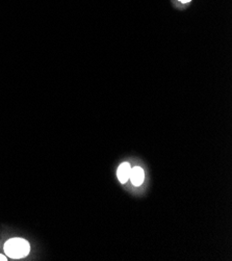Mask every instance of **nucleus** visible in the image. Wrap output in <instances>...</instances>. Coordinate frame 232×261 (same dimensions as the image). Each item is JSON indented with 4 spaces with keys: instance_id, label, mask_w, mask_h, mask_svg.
<instances>
[{
    "instance_id": "1",
    "label": "nucleus",
    "mask_w": 232,
    "mask_h": 261,
    "mask_svg": "<svg viewBox=\"0 0 232 261\" xmlns=\"http://www.w3.org/2000/svg\"><path fill=\"white\" fill-rule=\"evenodd\" d=\"M31 251L29 242L23 238H12L5 244L6 254L13 259H20L26 257Z\"/></svg>"
},
{
    "instance_id": "5",
    "label": "nucleus",
    "mask_w": 232,
    "mask_h": 261,
    "mask_svg": "<svg viewBox=\"0 0 232 261\" xmlns=\"http://www.w3.org/2000/svg\"><path fill=\"white\" fill-rule=\"evenodd\" d=\"M0 260H2V261H7L8 259H7V257H6L5 255H3V254H0Z\"/></svg>"
},
{
    "instance_id": "2",
    "label": "nucleus",
    "mask_w": 232,
    "mask_h": 261,
    "mask_svg": "<svg viewBox=\"0 0 232 261\" xmlns=\"http://www.w3.org/2000/svg\"><path fill=\"white\" fill-rule=\"evenodd\" d=\"M129 179L131 180L133 186H140L141 184H143V182H144V180H145V172H144V170H143L142 168H140V166L131 168Z\"/></svg>"
},
{
    "instance_id": "3",
    "label": "nucleus",
    "mask_w": 232,
    "mask_h": 261,
    "mask_svg": "<svg viewBox=\"0 0 232 261\" xmlns=\"http://www.w3.org/2000/svg\"><path fill=\"white\" fill-rule=\"evenodd\" d=\"M130 171H131V166L128 162H123L122 164H120V166L118 168L117 175L121 184H126L128 181L130 176Z\"/></svg>"
},
{
    "instance_id": "4",
    "label": "nucleus",
    "mask_w": 232,
    "mask_h": 261,
    "mask_svg": "<svg viewBox=\"0 0 232 261\" xmlns=\"http://www.w3.org/2000/svg\"><path fill=\"white\" fill-rule=\"evenodd\" d=\"M193 0H172V4L177 8H185L187 6L192 4Z\"/></svg>"
}]
</instances>
